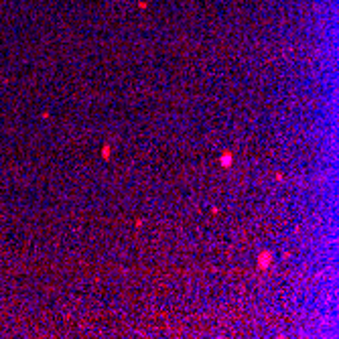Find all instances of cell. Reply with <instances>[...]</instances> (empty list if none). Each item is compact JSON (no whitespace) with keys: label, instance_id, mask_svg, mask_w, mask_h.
Listing matches in <instances>:
<instances>
[{"label":"cell","instance_id":"cell-1","mask_svg":"<svg viewBox=\"0 0 339 339\" xmlns=\"http://www.w3.org/2000/svg\"><path fill=\"white\" fill-rule=\"evenodd\" d=\"M270 264H272V256H270V252H262V254H260V258H258V268H260V270H266Z\"/></svg>","mask_w":339,"mask_h":339},{"label":"cell","instance_id":"cell-2","mask_svg":"<svg viewBox=\"0 0 339 339\" xmlns=\"http://www.w3.org/2000/svg\"><path fill=\"white\" fill-rule=\"evenodd\" d=\"M221 165H224V167H230V165H231V154H230V152L224 154V158H221Z\"/></svg>","mask_w":339,"mask_h":339},{"label":"cell","instance_id":"cell-3","mask_svg":"<svg viewBox=\"0 0 339 339\" xmlns=\"http://www.w3.org/2000/svg\"><path fill=\"white\" fill-rule=\"evenodd\" d=\"M110 152H112V148H110L108 144H106V146L102 148V156H104V158H110Z\"/></svg>","mask_w":339,"mask_h":339}]
</instances>
